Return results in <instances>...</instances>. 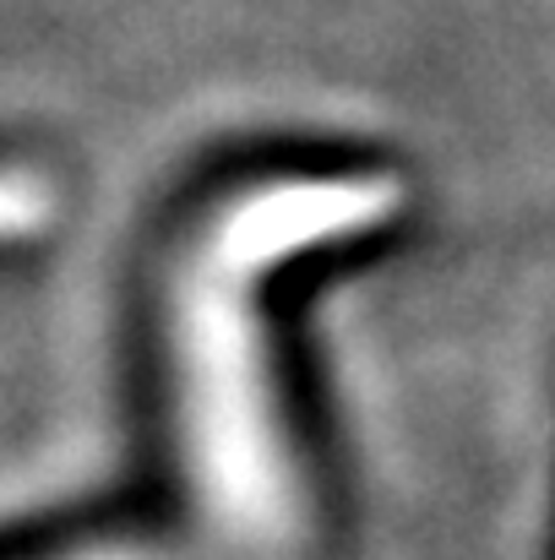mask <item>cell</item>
<instances>
[{
    "label": "cell",
    "instance_id": "3957f363",
    "mask_svg": "<svg viewBox=\"0 0 555 560\" xmlns=\"http://www.w3.org/2000/svg\"><path fill=\"white\" fill-rule=\"evenodd\" d=\"M22 560H196L175 550L170 539H148V534H99V539H77L60 550H38Z\"/></svg>",
    "mask_w": 555,
    "mask_h": 560
},
{
    "label": "cell",
    "instance_id": "7a4b0ae2",
    "mask_svg": "<svg viewBox=\"0 0 555 560\" xmlns=\"http://www.w3.org/2000/svg\"><path fill=\"white\" fill-rule=\"evenodd\" d=\"M55 218H60L55 180L27 159H0V250L44 240Z\"/></svg>",
    "mask_w": 555,
    "mask_h": 560
},
{
    "label": "cell",
    "instance_id": "6da1fadb",
    "mask_svg": "<svg viewBox=\"0 0 555 560\" xmlns=\"http://www.w3.org/2000/svg\"><path fill=\"white\" fill-rule=\"evenodd\" d=\"M408 180L386 164H294L218 186L175 234L159 289V375L175 485L229 560H294L316 495L267 294L305 261L386 234Z\"/></svg>",
    "mask_w": 555,
    "mask_h": 560
}]
</instances>
